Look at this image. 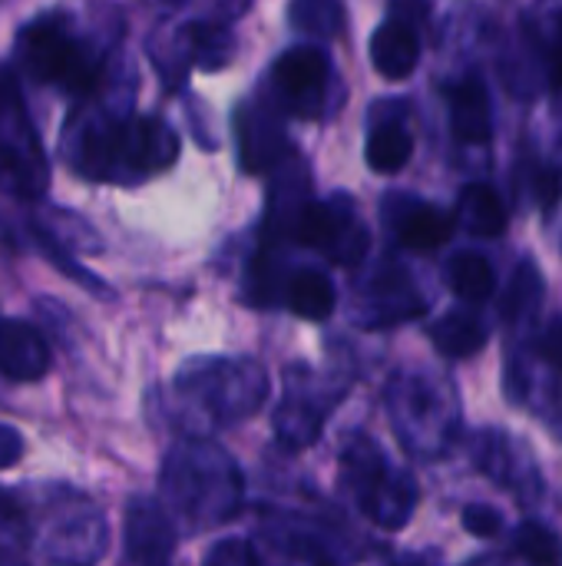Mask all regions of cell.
I'll return each mask as SVG.
<instances>
[{"instance_id":"obj_1","label":"cell","mask_w":562,"mask_h":566,"mask_svg":"<svg viewBox=\"0 0 562 566\" xmlns=\"http://www.w3.org/2000/svg\"><path fill=\"white\" fill-rule=\"evenodd\" d=\"M63 156L76 176L136 186L166 172L179 159V136L159 116L99 113L66 126Z\"/></svg>"},{"instance_id":"obj_2","label":"cell","mask_w":562,"mask_h":566,"mask_svg":"<svg viewBox=\"0 0 562 566\" xmlns=\"http://www.w3.org/2000/svg\"><path fill=\"white\" fill-rule=\"evenodd\" d=\"M162 507L189 531H212L242 511L245 478L235 458L205 438H189L169 448L159 471Z\"/></svg>"},{"instance_id":"obj_3","label":"cell","mask_w":562,"mask_h":566,"mask_svg":"<svg viewBox=\"0 0 562 566\" xmlns=\"http://www.w3.org/2000/svg\"><path fill=\"white\" fill-rule=\"evenodd\" d=\"M17 60L33 83L60 86L70 96H93L106 73V53L79 36L63 10H46L20 27Z\"/></svg>"},{"instance_id":"obj_4","label":"cell","mask_w":562,"mask_h":566,"mask_svg":"<svg viewBox=\"0 0 562 566\" xmlns=\"http://www.w3.org/2000/svg\"><path fill=\"white\" fill-rule=\"evenodd\" d=\"M172 388L192 418L212 428H232L265 408L268 371L255 358L202 355L179 368Z\"/></svg>"},{"instance_id":"obj_5","label":"cell","mask_w":562,"mask_h":566,"mask_svg":"<svg viewBox=\"0 0 562 566\" xmlns=\"http://www.w3.org/2000/svg\"><path fill=\"white\" fill-rule=\"evenodd\" d=\"M341 478L354 504L381 531H401L417 511V497H421L417 481L407 471L394 468L384 458V451L364 434H354L344 444Z\"/></svg>"},{"instance_id":"obj_6","label":"cell","mask_w":562,"mask_h":566,"mask_svg":"<svg viewBox=\"0 0 562 566\" xmlns=\"http://www.w3.org/2000/svg\"><path fill=\"white\" fill-rule=\"evenodd\" d=\"M53 501L43 507V524L36 534L40 554L53 566H96L106 554L109 531L103 514L79 494L66 488H50Z\"/></svg>"},{"instance_id":"obj_7","label":"cell","mask_w":562,"mask_h":566,"mask_svg":"<svg viewBox=\"0 0 562 566\" xmlns=\"http://www.w3.org/2000/svg\"><path fill=\"white\" fill-rule=\"evenodd\" d=\"M0 176L23 199L43 196L50 182V163L33 129L13 70L0 66Z\"/></svg>"},{"instance_id":"obj_8","label":"cell","mask_w":562,"mask_h":566,"mask_svg":"<svg viewBox=\"0 0 562 566\" xmlns=\"http://www.w3.org/2000/svg\"><path fill=\"white\" fill-rule=\"evenodd\" d=\"M388 411L397 438L417 458L441 454L454 431L447 395L424 375H397L388 388Z\"/></svg>"},{"instance_id":"obj_9","label":"cell","mask_w":562,"mask_h":566,"mask_svg":"<svg viewBox=\"0 0 562 566\" xmlns=\"http://www.w3.org/2000/svg\"><path fill=\"white\" fill-rule=\"evenodd\" d=\"M285 242L321 252L335 265H358L368 255V229L348 196L308 199L291 219Z\"/></svg>"},{"instance_id":"obj_10","label":"cell","mask_w":562,"mask_h":566,"mask_svg":"<svg viewBox=\"0 0 562 566\" xmlns=\"http://www.w3.org/2000/svg\"><path fill=\"white\" fill-rule=\"evenodd\" d=\"M331 60L321 46H291L268 70L272 109L295 119L325 116L328 86H331Z\"/></svg>"},{"instance_id":"obj_11","label":"cell","mask_w":562,"mask_h":566,"mask_svg":"<svg viewBox=\"0 0 562 566\" xmlns=\"http://www.w3.org/2000/svg\"><path fill=\"white\" fill-rule=\"evenodd\" d=\"M335 398L311 381L308 368H291L288 381H285V395L275 408V441L285 444L288 451H305L311 448L321 431H325V418L331 411Z\"/></svg>"},{"instance_id":"obj_12","label":"cell","mask_w":562,"mask_h":566,"mask_svg":"<svg viewBox=\"0 0 562 566\" xmlns=\"http://www.w3.org/2000/svg\"><path fill=\"white\" fill-rule=\"evenodd\" d=\"M424 312V298L417 295V285L404 269L394 262H384L364 285L358 298V325L381 328L394 322H407Z\"/></svg>"},{"instance_id":"obj_13","label":"cell","mask_w":562,"mask_h":566,"mask_svg":"<svg viewBox=\"0 0 562 566\" xmlns=\"http://www.w3.org/2000/svg\"><path fill=\"white\" fill-rule=\"evenodd\" d=\"M179 534L169 511L152 497H136L126 507V560L132 566H169Z\"/></svg>"},{"instance_id":"obj_14","label":"cell","mask_w":562,"mask_h":566,"mask_svg":"<svg viewBox=\"0 0 562 566\" xmlns=\"http://www.w3.org/2000/svg\"><path fill=\"white\" fill-rule=\"evenodd\" d=\"M235 133H238V166L245 172H272L291 156L278 113L268 106H255V103L238 106Z\"/></svg>"},{"instance_id":"obj_15","label":"cell","mask_w":562,"mask_h":566,"mask_svg":"<svg viewBox=\"0 0 562 566\" xmlns=\"http://www.w3.org/2000/svg\"><path fill=\"white\" fill-rule=\"evenodd\" d=\"M282 554L305 560L315 566H341L344 560H351V554L341 547V537L335 531H328L318 521H305L295 514H278L272 521H265L262 531Z\"/></svg>"},{"instance_id":"obj_16","label":"cell","mask_w":562,"mask_h":566,"mask_svg":"<svg viewBox=\"0 0 562 566\" xmlns=\"http://www.w3.org/2000/svg\"><path fill=\"white\" fill-rule=\"evenodd\" d=\"M384 222L391 226L394 239L404 249L414 252H434L454 235V216L444 212L434 202L411 199V196H391L384 202Z\"/></svg>"},{"instance_id":"obj_17","label":"cell","mask_w":562,"mask_h":566,"mask_svg":"<svg viewBox=\"0 0 562 566\" xmlns=\"http://www.w3.org/2000/svg\"><path fill=\"white\" fill-rule=\"evenodd\" d=\"M50 371L46 338L20 318H0V375L10 381H40Z\"/></svg>"},{"instance_id":"obj_18","label":"cell","mask_w":562,"mask_h":566,"mask_svg":"<svg viewBox=\"0 0 562 566\" xmlns=\"http://www.w3.org/2000/svg\"><path fill=\"white\" fill-rule=\"evenodd\" d=\"M447 103H450V129L460 143L467 146H487L494 139V109H490V93L477 73L457 80L447 86Z\"/></svg>"},{"instance_id":"obj_19","label":"cell","mask_w":562,"mask_h":566,"mask_svg":"<svg viewBox=\"0 0 562 566\" xmlns=\"http://www.w3.org/2000/svg\"><path fill=\"white\" fill-rule=\"evenodd\" d=\"M371 63L384 80H407L421 63V36L404 17H388L371 36Z\"/></svg>"},{"instance_id":"obj_20","label":"cell","mask_w":562,"mask_h":566,"mask_svg":"<svg viewBox=\"0 0 562 566\" xmlns=\"http://www.w3.org/2000/svg\"><path fill=\"white\" fill-rule=\"evenodd\" d=\"M454 222H460L477 239H500L507 232L510 216H507V206L494 186L470 182V186H464V192L457 199V219Z\"/></svg>"},{"instance_id":"obj_21","label":"cell","mask_w":562,"mask_h":566,"mask_svg":"<svg viewBox=\"0 0 562 566\" xmlns=\"http://www.w3.org/2000/svg\"><path fill=\"white\" fill-rule=\"evenodd\" d=\"M490 338L487 322L470 308H454L431 325V342L447 358H474Z\"/></svg>"},{"instance_id":"obj_22","label":"cell","mask_w":562,"mask_h":566,"mask_svg":"<svg viewBox=\"0 0 562 566\" xmlns=\"http://www.w3.org/2000/svg\"><path fill=\"white\" fill-rule=\"evenodd\" d=\"M368 166L381 176H394L401 172L411 156H414V136L404 126L401 116H384L371 126L368 133V146H364Z\"/></svg>"},{"instance_id":"obj_23","label":"cell","mask_w":562,"mask_h":566,"mask_svg":"<svg viewBox=\"0 0 562 566\" xmlns=\"http://www.w3.org/2000/svg\"><path fill=\"white\" fill-rule=\"evenodd\" d=\"M285 305L308 322H325L331 318L338 305L335 282L321 269H298L285 279Z\"/></svg>"},{"instance_id":"obj_24","label":"cell","mask_w":562,"mask_h":566,"mask_svg":"<svg viewBox=\"0 0 562 566\" xmlns=\"http://www.w3.org/2000/svg\"><path fill=\"white\" fill-rule=\"evenodd\" d=\"M447 285L467 305H480L497 292V275L487 255L480 252H457L447 262Z\"/></svg>"},{"instance_id":"obj_25","label":"cell","mask_w":562,"mask_h":566,"mask_svg":"<svg viewBox=\"0 0 562 566\" xmlns=\"http://www.w3.org/2000/svg\"><path fill=\"white\" fill-rule=\"evenodd\" d=\"M513 547L530 566H562V537L537 521L517 527Z\"/></svg>"},{"instance_id":"obj_26","label":"cell","mask_w":562,"mask_h":566,"mask_svg":"<svg viewBox=\"0 0 562 566\" xmlns=\"http://www.w3.org/2000/svg\"><path fill=\"white\" fill-rule=\"evenodd\" d=\"M540 292H543L540 272L533 269V262H523V265L513 272L510 292H507V298H503V318H507V322H517V318L530 315V312L540 305Z\"/></svg>"},{"instance_id":"obj_27","label":"cell","mask_w":562,"mask_h":566,"mask_svg":"<svg viewBox=\"0 0 562 566\" xmlns=\"http://www.w3.org/2000/svg\"><path fill=\"white\" fill-rule=\"evenodd\" d=\"M288 17L295 20L298 30L311 36H335L344 20V10L338 3H295Z\"/></svg>"},{"instance_id":"obj_28","label":"cell","mask_w":562,"mask_h":566,"mask_svg":"<svg viewBox=\"0 0 562 566\" xmlns=\"http://www.w3.org/2000/svg\"><path fill=\"white\" fill-rule=\"evenodd\" d=\"M33 235H36V245L43 249V255L66 275V279H73V282H79V285H86V289H93V295H106V285L93 275V272H86V269H76V262L70 259V252L66 249H60L56 242H50L43 232H36L33 229Z\"/></svg>"},{"instance_id":"obj_29","label":"cell","mask_w":562,"mask_h":566,"mask_svg":"<svg viewBox=\"0 0 562 566\" xmlns=\"http://www.w3.org/2000/svg\"><path fill=\"white\" fill-rule=\"evenodd\" d=\"M202 566H262L255 547L242 537H225V541H215L205 554Z\"/></svg>"},{"instance_id":"obj_30","label":"cell","mask_w":562,"mask_h":566,"mask_svg":"<svg viewBox=\"0 0 562 566\" xmlns=\"http://www.w3.org/2000/svg\"><path fill=\"white\" fill-rule=\"evenodd\" d=\"M460 524L467 534L480 537V541H494L503 534V514L487 507V504H467L464 514H460Z\"/></svg>"},{"instance_id":"obj_31","label":"cell","mask_w":562,"mask_h":566,"mask_svg":"<svg viewBox=\"0 0 562 566\" xmlns=\"http://www.w3.org/2000/svg\"><path fill=\"white\" fill-rule=\"evenodd\" d=\"M530 192L537 196V202H540V209H553L556 202H560L562 196V176L556 169H550V166H537L533 169V176H530Z\"/></svg>"},{"instance_id":"obj_32","label":"cell","mask_w":562,"mask_h":566,"mask_svg":"<svg viewBox=\"0 0 562 566\" xmlns=\"http://www.w3.org/2000/svg\"><path fill=\"white\" fill-rule=\"evenodd\" d=\"M23 448H26L23 434H20L13 424H3V421H0V471L13 468V464L23 458Z\"/></svg>"},{"instance_id":"obj_33","label":"cell","mask_w":562,"mask_h":566,"mask_svg":"<svg viewBox=\"0 0 562 566\" xmlns=\"http://www.w3.org/2000/svg\"><path fill=\"white\" fill-rule=\"evenodd\" d=\"M547 86H550V96L562 103V36L553 40L547 53Z\"/></svg>"},{"instance_id":"obj_34","label":"cell","mask_w":562,"mask_h":566,"mask_svg":"<svg viewBox=\"0 0 562 566\" xmlns=\"http://www.w3.org/2000/svg\"><path fill=\"white\" fill-rule=\"evenodd\" d=\"M23 521H26V514H23V504H20V497L0 488V531L23 527Z\"/></svg>"},{"instance_id":"obj_35","label":"cell","mask_w":562,"mask_h":566,"mask_svg":"<svg viewBox=\"0 0 562 566\" xmlns=\"http://www.w3.org/2000/svg\"><path fill=\"white\" fill-rule=\"evenodd\" d=\"M540 355L547 358V365H553V368H560L562 371V318L560 322H553V325L543 332Z\"/></svg>"},{"instance_id":"obj_36","label":"cell","mask_w":562,"mask_h":566,"mask_svg":"<svg viewBox=\"0 0 562 566\" xmlns=\"http://www.w3.org/2000/svg\"><path fill=\"white\" fill-rule=\"evenodd\" d=\"M0 566H30L17 551H10V547H0Z\"/></svg>"},{"instance_id":"obj_37","label":"cell","mask_w":562,"mask_h":566,"mask_svg":"<svg viewBox=\"0 0 562 566\" xmlns=\"http://www.w3.org/2000/svg\"><path fill=\"white\" fill-rule=\"evenodd\" d=\"M401 566H441V560L434 554H414V557H407Z\"/></svg>"}]
</instances>
